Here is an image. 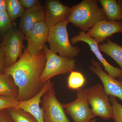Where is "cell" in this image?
<instances>
[{
	"instance_id": "6da1fadb",
	"label": "cell",
	"mask_w": 122,
	"mask_h": 122,
	"mask_svg": "<svg viewBox=\"0 0 122 122\" xmlns=\"http://www.w3.org/2000/svg\"><path fill=\"white\" fill-rule=\"evenodd\" d=\"M46 61L44 50L31 55L26 48L18 61L3 70L2 73L11 76L18 87V102L28 100L41 90L44 85L41 82L40 78Z\"/></svg>"
},
{
	"instance_id": "7a4b0ae2",
	"label": "cell",
	"mask_w": 122,
	"mask_h": 122,
	"mask_svg": "<svg viewBox=\"0 0 122 122\" xmlns=\"http://www.w3.org/2000/svg\"><path fill=\"white\" fill-rule=\"evenodd\" d=\"M69 22L81 31H89L98 22L107 20L102 9L96 0H83L71 7L68 19Z\"/></svg>"
},
{
	"instance_id": "3957f363",
	"label": "cell",
	"mask_w": 122,
	"mask_h": 122,
	"mask_svg": "<svg viewBox=\"0 0 122 122\" xmlns=\"http://www.w3.org/2000/svg\"><path fill=\"white\" fill-rule=\"evenodd\" d=\"M68 20L62 21L56 25L49 28L48 41L51 50L59 55L74 59L81 52L78 46L72 45L69 39L67 30Z\"/></svg>"
},
{
	"instance_id": "277c9868",
	"label": "cell",
	"mask_w": 122,
	"mask_h": 122,
	"mask_svg": "<svg viewBox=\"0 0 122 122\" xmlns=\"http://www.w3.org/2000/svg\"><path fill=\"white\" fill-rule=\"evenodd\" d=\"M43 50L45 53L46 61L40 81L44 85L53 77L60 74L69 73L74 71L76 61L58 55L45 45Z\"/></svg>"
},
{
	"instance_id": "5b68a950",
	"label": "cell",
	"mask_w": 122,
	"mask_h": 122,
	"mask_svg": "<svg viewBox=\"0 0 122 122\" xmlns=\"http://www.w3.org/2000/svg\"><path fill=\"white\" fill-rule=\"evenodd\" d=\"M85 91L94 117L98 116L106 120L112 118V106L103 85L97 83L86 89Z\"/></svg>"
},
{
	"instance_id": "8992f818",
	"label": "cell",
	"mask_w": 122,
	"mask_h": 122,
	"mask_svg": "<svg viewBox=\"0 0 122 122\" xmlns=\"http://www.w3.org/2000/svg\"><path fill=\"white\" fill-rule=\"evenodd\" d=\"M24 39L25 35L20 29L12 28L4 34L0 46L5 55V68L15 64L21 56Z\"/></svg>"
},
{
	"instance_id": "52a82bcc",
	"label": "cell",
	"mask_w": 122,
	"mask_h": 122,
	"mask_svg": "<svg viewBox=\"0 0 122 122\" xmlns=\"http://www.w3.org/2000/svg\"><path fill=\"white\" fill-rule=\"evenodd\" d=\"M42 98L45 122H71L66 116L63 104L56 97L54 86L46 92Z\"/></svg>"
},
{
	"instance_id": "ba28073f",
	"label": "cell",
	"mask_w": 122,
	"mask_h": 122,
	"mask_svg": "<svg viewBox=\"0 0 122 122\" xmlns=\"http://www.w3.org/2000/svg\"><path fill=\"white\" fill-rule=\"evenodd\" d=\"M77 98L73 102L63 104L66 113L74 122H89L94 117L92 113L85 89L77 90Z\"/></svg>"
},
{
	"instance_id": "9c48e42d",
	"label": "cell",
	"mask_w": 122,
	"mask_h": 122,
	"mask_svg": "<svg viewBox=\"0 0 122 122\" xmlns=\"http://www.w3.org/2000/svg\"><path fill=\"white\" fill-rule=\"evenodd\" d=\"M49 29L45 21L38 22L25 35V39L28 42L26 48L31 55H35L43 49L48 42Z\"/></svg>"
},
{
	"instance_id": "30bf717a",
	"label": "cell",
	"mask_w": 122,
	"mask_h": 122,
	"mask_svg": "<svg viewBox=\"0 0 122 122\" xmlns=\"http://www.w3.org/2000/svg\"><path fill=\"white\" fill-rule=\"evenodd\" d=\"M91 62L90 70L100 78L107 94L108 96L118 97L122 100V82L104 71L103 70V66L99 62L92 58Z\"/></svg>"
},
{
	"instance_id": "8fae6325",
	"label": "cell",
	"mask_w": 122,
	"mask_h": 122,
	"mask_svg": "<svg viewBox=\"0 0 122 122\" xmlns=\"http://www.w3.org/2000/svg\"><path fill=\"white\" fill-rule=\"evenodd\" d=\"M82 41L88 44L91 50L93 53L107 73L110 76L115 78H119L122 75V71L120 68H116L109 63L103 57L98 47V43L93 38L86 34V32L80 31L78 34L71 38V42L75 44L79 42Z\"/></svg>"
},
{
	"instance_id": "7c38bea8",
	"label": "cell",
	"mask_w": 122,
	"mask_h": 122,
	"mask_svg": "<svg viewBox=\"0 0 122 122\" xmlns=\"http://www.w3.org/2000/svg\"><path fill=\"white\" fill-rule=\"evenodd\" d=\"M45 21L49 28L68 19L71 7L66 6L58 0H48L45 4Z\"/></svg>"
},
{
	"instance_id": "4fadbf2b",
	"label": "cell",
	"mask_w": 122,
	"mask_h": 122,
	"mask_svg": "<svg viewBox=\"0 0 122 122\" xmlns=\"http://www.w3.org/2000/svg\"><path fill=\"white\" fill-rule=\"evenodd\" d=\"M122 33V21H111L104 20L98 22L87 31L86 34L99 44L103 42L114 34Z\"/></svg>"
},
{
	"instance_id": "5bb4252c",
	"label": "cell",
	"mask_w": 122,
	"mask_h": 122,
	"mask_svg": "<svg viewBox=\"0 0 122 122\" xmlns=\"http://www.w3.org/2000/svg\"><path fill=\"white\" fill-rule=\"evenodd\" d=\"M54 86V83L50 80L44 84L40 92L33 97L24 102H19L17 108L29 113L34 117L38 122H45V111L42 107H40L41 98L44 94L50 87Z\"/></svg>"
},
{
	"instance_id": "9a60e30c",
	"label": "cell",
	"mask_w": 122,
	"mask_h": 122,
	"mask_svg": "<svg viewBox=\"0 0 122 122\" xmlns=\"http://www.w3.org/2000/svg\"><path fill=\"white\" fill-rule=\"evenodd\" d=\"M45 20V8L41 4H38L32 8L25 10L20 21V30L25 35L35 24Z\"/></svg>"
},
{
	"instance_id": "2e32d148",
	"label": "cell",
	"mask_w": 122,
	"mask_h": 122,
	"mask_svg": "<svg viewBox=\"0 0 122 122\" xmlns=\"http://www.w3.org/2000/svg\"><path fill=\"white\" fill-rule=\"evenodd\" d=\"M107 20L109 21H122V9L116 0H98Z\"/></svg>"
},
{
	"instance_id": "e0dca14e",
	"label": "cell",
	"mask_w": 122,
	"mask_h": 122,
	"mask_svg": "<svg viewBox=\"0 0 122 122\" xmlns=\"http://www.w3.org/2000/svg\"><path fill=\"white\" fill-rule=\"evenodd\" d=\"M106 41V43L98 44L99 50L115 61L122 71V46L109 38H107Z\"/></svg>"
},
{
	"instance_id": "ac0fdd59",
	"label": "cell",
	"mask_w": 122,
	"mask_h": 122,
	"mask_svg": "<svg viewBox=\"0 0 122 122\" xmlns=\"http://www.w3.org/2000/svg\"><path fill=\"white\" fill-rule=\"evenodd\" d=\"M19 94V89L11 76L3 73L0 74V96L16 99Z\"/></svg>"
},
{
	"instance_id": "d6986e66",
	"label": "cell",
	"mask_w": 122,
	"mask_h": 122,
	"mask_svg": "<svg viewBox=\"0 0 122 122\" xmlns=\"http://www.w3.org/2000/svg\"><path fill=\"white\" fill-rule=\"evenodd\" d=\"M13 122H38L29 113L17 107L6 109Z\"/></svg>"
},
{
	"instance_id": "ffe728a7",
	"label": "cell",
	"mask_w": 122,
	"mask_h": 122,
	"mask_svg": "<svg viewBox=\"0 0 122 122\" xmlns=\"http://www.w3.org/2000/svg\"><path fill=\"white\" fill-rule=\"evenodd\" d=\"M7 12L12 22L18 18L22 17L25 10L19 0H7Z\"/></svg>"
},
{
	"instance_id": "44dd1931",
	"label": "cell",
	"mask_w": 122,
	"mask_h": 122,
	"mask_svg": "<svg viewBox=\"0 0 122 122\" xmlns=\"http://www.w3.org/2000/svg\"><path fill=\"white\" fill-rule=\"evenodd\" d=\"M86 79L84 75L78 71H71L68 78V88L73 90H78L84 86Z\"/></svg>"
},
{
	"instance_id": "7402d4cb",
	"label": "cell",
	"mask_w": 122,
	"mask_h": 122,
	"mask_svg": "<svg viewBox=\"0 0 122 122\" xmlns=\"http://www.w3.org/2000/svg\"><path fill=\"white\" fill-rule=\"evenodd\" d=\"M112 107V118L114 122H122V105L118 102L116 97L109 96Z\"/></svg>"
},
{
	"instance_id": "603a6c76",
	"label": "cell",
	"mask_w": 122,
	"mask_h": 122,
	"mask_svg": "<svg viewBox=\"0 0 122 122\" xmlns=\"http://www.w3.org/2000/svg\"><path fill=\"white\" fill-rule=\"evenodd\" d=\"M7 11L0 12V32L5 34L13 28L12 23Z\"/></svg>"
},
{
	"instance_id": "cb8c5ba5",
	"label": "cell",
	"mask_w": 122,
	"mask_h": 122,
	"mask_svg": "<svg viewBox=\"0 0 122 122\" xmlns=\"http://www.w3.org/2000/svg\"><path fill=\"white\" fill-rule=\"evenodd\" d=\"M19 102L16 99L8 96H0V111L9 108L17 107Z\"/></svg>"
},
{
	"instance_id": "d4e9b609",
	"label": "cell",
	"mask_w": 122,
	"mask_h": 122,
	"mask_svg": "<svg viewBox=\"0 0 122 122\" xmlns=\"http://www.w3.org/2000/svg\"><path fill=\"white\" fill-rule=\"evenodd\" d=\"M21 4L26 9L32 8L40 4L38 0H19Z\"/></svg>"
},
{
	"instance_id": "484cf974",
	"label": "cell",
	"mask_w": 122,
	"mask_h": 122,
	"mask_svg": "<svg viewBox=\"0 0 122 122\" xmlns=\"http://www.w3.org/2000/svg\"><path fill=\"white\" fill-rule=\"evenodd\" d=\"M0 122H13L6 109L0 111Z\"/></svg>"
},
{
	"instance_id": "4316f807",
	"label": "cell",
	"mask_w": 122,
	"mask_h": 122,
	"mask_svg": "<svg viewBox=\"0 0 122 122\" xmlns=\"http://www.w3.org/2000/svg\"><path fill=\"white\" fill-rule=\"evenodd\" d=\"M5 66V57L4 54L0 46V74L2 73Z\"/></svg>"
},
{
	"instance_id": "83f0119b",
	"label": "cell",
	"mask_w": 122,
	"mask_h": 122,
	"mask_svg": "<svg viewBox=\"0 0 122 122\" xmlns=\"http://www.w3.org/2000/svg\"><path fill=\"white\" fill-rule=\"evenodd\" d=\"M7 0H0V12L7 11Z\"/></svg>"
},
{
	"instance_id": "f1b7e54d",
	"label": "cell",
	"mask_w": 122,
	"mask_h": 122,
	"mask_svg": "<svg viewBox=\"0 0 122 122\" xmlns=\"http://www.w3.org/2000/svg\"><path fill=\"white\" fill-rule=\"evenodd\" d=\"M117 1L120 8L122 9V0H118Z\"/></svg>"
},
{
	"instance_id": "f546056e",
	"label": "cell",
	"mask_w": 122,
	"mask_h": 122,
	"mask_svg": "<svg viewBox=\"0 0 122 122\" xmlns=\"http://www.w3.org/2000/svg\"><path fill=\"white\" fill-rule=\"evenodd\" d=\"M118 80L120 81L122 83V75H121L120 77L118 78Z\"/></svg>"
},
{
	"instance_id": "4dcf8cb0",
	"label": "cell",
	"mask_w": 122,
	"mask_h": 122,
	"mask_svg": "<svg viewBox=\"0 0 122 122\" xmlns=\"http://www.w3.org/2000/svg\"><path fill=\"white\" fill-rule=\"evenodd\" d=\"M96 119H92V120H91L90 121V122H96Z\"/></svg>"
},
{
	"instance_id": "1f68e13d",
	"label": "cell",
	"mask_w": 122,
	"mask_h": 122,
	"mask_svg": "<svg viewBox=\"0 0 122 122\" xmlns=\"http://www.w3.org/2000/svg\"></svg>"
}]
</instances>
